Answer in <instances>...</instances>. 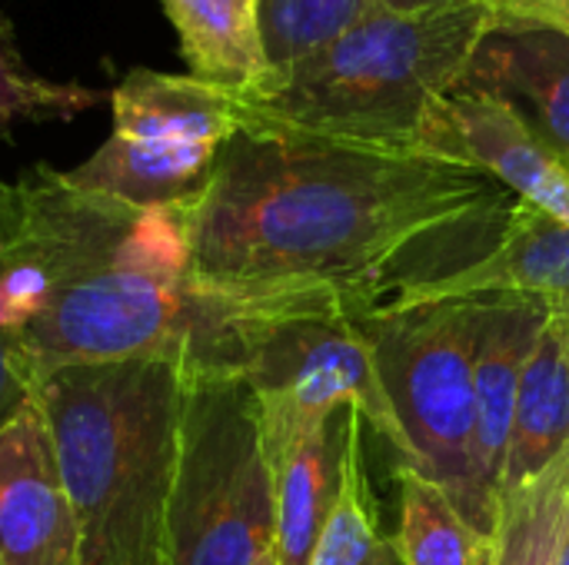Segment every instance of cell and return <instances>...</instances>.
<instances>
[{"mask_svg": "<svg viewBox=\"0 0 569 565\" xmlns=\"http://www.w3.org/2000/svg\"><path fill=\"white\" fill-rule=\"evenodd\" d=\"M513 203L470 163L247 123L193 200L190 273L333 290L363 323L483 260Z\"/></svg>", "mask_w": 569, "mask_h": 565, "instance_id": "cell-1", "label": "cell"}, {"mask_svg": "<svg viewBox=\"0 0 569 565\" xmlns=\"http://www.w3.org/2000/svg\"><path fill=\"white\" fill-rule=\"evenodd\" d=\"M27 230L50 276L43 313L20 353L33 390L63 366L173 360L193 323V200L137 206L67 170L30 167L17 180Z\"/></svg>", "mask_w": 569, "mask_h": 565, "instance_id": "cell-2", "label": "cell"}, {"mask_svg": "<svg viewBox=\"0 0 569 565\" xmlns=\"http://www.w3.org/2000/svg\"><path fill=\"white\" fill-rule=\"evenodd\" d=\"M80 533V565H170L183 373L173 360L63 366L33 390Z\"/></svg>", "mask_w": 569, "mask_h": 565, "instance_id": "cell-3", "label": "cell"}, {"mask_svg": "<svg viewBox=\"0 0 569 565\" xmlns=\"http://www.w3.org/2000/svg\"><path fill=\"white\" fill-rule=\"evenodd\" d=\"M487 27L483 0L380 13L240 93L243 127L417 150L427 110L457 87Z\"/></svg>", "mask_w": 569, "mask_h": 565, "instance_id": "cell-4", "label": "cell"}, {"mask_svg": "<svg viewBox=\"0 0 569 565\" xmlns=\"http://www.w3.org/2000/svg\"><path fill=\"white\" fill-rule=\"evenodd\" d=\"M277 490L260 406L240 376H183L170 565H257L273 549Z\"/></svg>", "mask_w": 569, "mask_h": 565, "instance_id": "cell-5", "label": "cell"}, {"mask_svg": "<svg viewBox=\"0 0 569 565\" xmlns=\"http://www.w3.org/2000/svg\"><path fill=\"white\" fill-rule=\"evenodd\" d=\"M483 300L387 310L363 320L377 370L410 446V470L437 483L467 523L490 536L477 500L473 360Z\"/></svg>", "mask_w": 569, "mask_h": 565, "instance_id": "cell-6", "label": "cell"}, {"mask_svg": "<svg viewBox=\"0 0 569 565\" xmlns=\"http://www.w3.org/2000/svg\"><path fill=\"white\" fill-rule=\"evenodd\" d=\"M110 137L67 176L137 206L200 196L220 150L243 127L237 90L150 67L120 77L110 90Z\"/></svg>", "mask_w": 569, "mask_h": 565, "instance_id": "cell-7", "label": "cell"}, {"mask_svg": "<svg viewBox=\"0 0 569 565\" xmlns=\"http://www.w3.org/2000/svg\"><path fill=\"white\" fill-rule=\"evenodd\" d=\"M260 406V433L277 466L310 430L340 410H357L400 456L410 446L383 390L373 343L357 320H297L273 330L243 370Z\"/></svg>", "mask_w": 569, "mask_h": 565, "instance_id": "cell-8", "label": "cell"}, {"mask_svg": "<svg viewBox=\"0 0 569 565\" xmlns=\"http://www.w3.org/2000/svg\"><path fill=\"white\" fill-rule=\"evenodd\" d=\"M417 150L487 170L569 226V147L537 133L507 103L477 93L440 97L420 123Z\"/></svg>", "mask_w": 569, "mask_h": 565, "instance_id": "cell-9", "label": "cell"}, {"mask_svg": "<svg viewBox=\"0 0 569 565\" xmlns=\"http://www.w3.org/2000/svg\"><path fill=\"white\" fill-rule=\"evenodd\" d=\"M0 565H80V533L37 396L0 430Z\"/></svg>", "mask_w": 569, "mask_h": 565, "instance_id": "cell-10", "label": "cell"}, {"mask_svg": "<svg viewBox=\"0 0 569 565\" xmlns=\"http://www.w3.org/2000/svg\"><path fill=\"white\" fill-rule=\"evenodd\" d=\"M477 296H513L547 306L550 313L569 310V226L543 213L540 206L517 196L507 230L497 246L467 270L447 280L413 286L400 293L387 310L477 300ZM383 310V313H387Z\"/></svg>", "mask_w": 569, "mask_h": 565, "instance_id": "cell-11", "label": "cell"}, {"mask_svg": "<svg viewBox=\"0 0 569 565\" xmlns=\"http://www.w3.org/2000/svg\"><path fill=\"white\" fill-rule=\"evenodd\" d=\"M480 300H483V320H480V343L473 360V400H477L473 473H477L480 513L487 519V529L493 533L520 376L540 330L550 320V310L513 296H480Z\"/></svg>", "mask_w": 569, "mask_h": 565, "instance_id": "cell-12", "label": "cell"}, {"mask_svg": "<svg viewBox=\"0 0 569 565\" xmlns=\"http://www.w3.org/2000/svg\"><path fill=\"white\" fill-rule=\"evenodd\" d=\"M450 93L500 100L569 147V37L550 27H487Z\"/></svg>", "mask_w": 569, "mask_h": 565, "instance_id": "cell-13", "label": "cell"}, {"mask_svg": "<svg viewBox=\"0 0 569 565\" xmlns=\"http://www.w3.org/2000/svg\"><path fill=\"white\" fill-rule=\"evenodd\" d=\"M360 423L357 410H340L317 430H310L277 466V533L273 556L277 565H310L317 539L337 506L343 486V460L353 426Z\"/></svg>", "mask_w": 569, "mask_h": 565, "instance_id": "cell-14", "label": "cell"}, {"mask_svg": "<svg viewBox=\"0 0 569 565\" xmlns=\"http://www.w3.org/2000/svg\"><path fill=\"white\" fill-rule=\"evenodd\" d=\"M569 443V346L560 320L550 313L540 330L517 393L513 433L500 496L540 476Z\"/></svg>", "mask_w": 569, "mask_h": 565, "instance_id": "cell-15", "label": "cell"}, {"mask_svg": "<svg viewBox=\"0 0 569 565\" xmlns=\"http://www.w3.org/2000/svg\"><path fill=\"white\" fill-rule=\"evenodd\" d=\"M187 73L247 93L267 80L260 0H160Z\"/></svg>", "mask_w": 569, "mask_h": 565, "instance_id": "cell-16", "label": "cell"}, {"mask_svg": "<svg viewBox=\"0 0 569 565\" xmlns=\"http://www.w3.org/2000/svg\"><path fill=\"white\" fill-rule=\"evenodd\" d=\"M567 523L569 443L540 476L497 500L487 565H557Z\"/></svg>", "mask_w": 569, "mask_h": 565, "instance_id": "cell-17", "label": "cell"}, {"mask_svg": "<svg viewBox=\"0 0 569 565\" xmlns=\"http://www.w3.org/2000/svg\"><path fill=\"white\" fill-rule=\"evenodd\" d=\"M437 3L450 0H260L267 67L270 73H280L380 13L423 10Z\"/></svg>", "mask_w": 569, "mask_h": 565, "instance_id": "cell-18", "label": "cell"}, {"mask_svg": "<svg viewBox=\"0 0 569 565\" xmlns=\"http://www.w3.org/2000/svg\"><path fill=\"white\" fill-rule=\"evenodd\" d=\"M400 480V533L397 556L403 565H487L490 536L477 533L450 496L410 466Z\"/></svg>", "mask_w": 569, "mask_h": 565, "instance_id": "cell-19", "label": "cell"}, {"mask_svg": "<svg viewBox=\"0 0 569 565\" xmlns=\"http://www.w3.org/2000/svg\"><path fill=\"white\" fill-rule=\"evenodd\" d=\"M360 423L350 433L347 460H343V486L317 539L310 565H403L397 556V543H390L380 529V513L360 450Z\"/></svg>", "mask_w": 569, "mask_h": 565, "instance_id": "cell-20", "label": "cell"}, {"mask_svg": "<svg viewBox=\"0 0 569 565\" xmlns=\"http://www.w3.org/2000/svg\"><path fill=\"white\" fill-rule=\"evenodd\" d=\"M47 296L50 276L30 240L17 183L0 176V333L20 340L43 313Z\"/></svg>", "mask_w": 569, "mask_h": 565, "instance_id": "cell-21", "label": "cell"}, {"mask_svg": "<svg viewBox=\"0 0 569 565\" xmlns=\"http://www.w3.org/2000/svg\"><path fill=\"white\" fill-rule=\"evenodd\" d=\"M103 90L83 83H60L40 77L20 53L13 23L0 10V140L10 137L17 120H73L77 113L103 103Z\"/></svg>", "mask_w": 569, "mask_h": 565, "instance_id": "cell-22", "label": "cell"}, {"mask_svg": "<svg viewBox=\"0 0 569 565\" xmlns=\"http://www.w3.org/2000/svg\"><path fill=\"white\" fill-rule=\"evenodd\" d=\"M490 27H550L569 37V0H483Z\"/></svg>", "mask_w": 569, "mask_h": 565, "instance_id": "cell-23", "label": "cell"}, {"mask_svg": "<svg viewBox=\"0 0 569 565\" xmlns=\"http://www.w3.org/2000/svg\"><path fill=\"white\" fill-rule=\"evenodd\" d=\"M557 565H569V523H567V533H563V543H560V556H557Z\"/></svg>", "mask_w": 569, "mask_h": 565, "instance_id": "cell-24", "label": "cell"}, {"mask_svg": "<svg viewBox=\"0 0 569 565\" xmlns=\"http://www.w3.org/2000/svg\"><path fill=\"white\" fill-rule=\"evenodd\" d=\"M557 320H560V326H563V333H567V346H569V310H563V313H553Z\"/></svg>", "mask_w": 569, "mask_h": 565, "instance_id": "cell-25", "label": "cell"}, {"mask_svg": "<svg viewBox=\"0 0 569 565\" xmlns=\"http://www.w3.org/2000/svg\"><path fill=\"white\" fill-rule=\"evenodd\" d=\"M257 565H277V556H273V549H270V553H267V556H263V559H260Z\"/></svg>", "mask_w": 569, "mask_h": 565, "instance_id": "cell-26", "label": "cell"}]
</instances>
